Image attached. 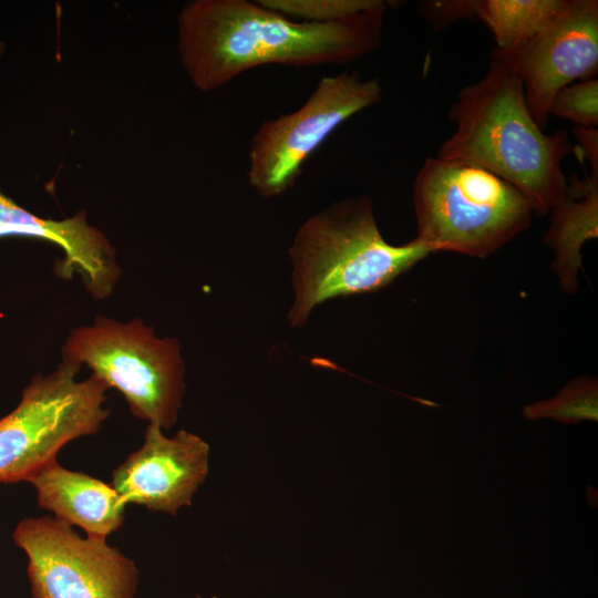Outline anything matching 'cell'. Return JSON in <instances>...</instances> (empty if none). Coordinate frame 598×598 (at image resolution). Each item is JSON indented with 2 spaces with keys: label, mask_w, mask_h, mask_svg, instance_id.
<instances>
[{
  "label": "cell",
  "mask_w": 598,
  "mask_h": 598,
  "mask_svg": "<svg viewBox=\"0 0 598 598\" xmlns=\"http://www.w3.org/2000/svg\"><path fill=\"white\" fill-rule=\"evenodd\" d=\"M209 445L186 430L173 437L148 424L142 446L112 472V487L125 505L176 515L208 474Z\"/></svg>",
  "instance_id": "obj_10"
},
{
  "label": "cell",
  "mask_w": 598,
  "mask_h": 598,
  "mask_svg": "<svg viewBox=\"0 0 598 598\" xmlns=\"http://www.w3.org/2000/svg\"><path fill=\"white\" fill-rule=\"evenodd\" d=\"M476 0L424 1L420 4L423 16L436 28H444L456 20L475 17Z\"/></svg>",
  "instance_id": "obj_18"
},
{
  "label": "cell",
  "mask_w": 598,
  "mask_h": 598,
  "mask_svg": "<svg viewBox=\"0 0 598 598\" xmlns=\"http://www.w3.org/2000/svg\"><path fill=\"white\" fill-rule=\"evenodd\" d=\"M454 133L436 156L482 167L513 185L534 213L547 215L561 202L567 177L561 163L571 151L568 134L544 131L533 118L517 75L491 60L484 76L457 93L448 112Z\"/></svg>",
  "instance_id": "obj_2"
},
{
  "label": "cell",
  "mask_w": 598,
  "mask_h": 598,
  "mask_svg": "<svg viewBox=\"0 0 598 598\" xmlns=\"http://www.w3.org/2000/svg\"><path fill=\"white\" fill-rule=\"evenodd\" d=\"M9 236L40 238L60 246L65 258L55 264V274L64 279L78 274L95 299L109 297L120 278L112 245L86 223L84 212L62 220L41 218L0 193V238Z\"/></svg>",
  "instance_id": "obj_11"
},
{
  "label": "cell",
  "mask_w": 598,
  "mask_h": 598,
  "mask_svg": "<svg viewBox=\"0 0 598 598\" xmlns=\"http://www.w3.org/2000/svg\"><path fill=\"white\" fill-rule=\"evenodd\" d=\"M417 235L432 252L487 257L532 223L534 209L513 185L471 164L427 157L413 184Z\"/></svg>",
  "instance_id": "obj_4"
},
{
  "label": "cell",
  "mask_w": 598,
  "mask_h": 598,
  "mask_svg": "<svg viewBox=\"0 0 598 598\" xmlns=\"http://www.w3.org/2000/svg\"><path fill=\"white\" fill-rule=\"evenodd\" d=\"M549 115L567 120L579 127H597L598 80L597 78L571 83L554 97Z\"/></svg>",
  "instance_id": "obj_17"
},
{
  "label": "cell",
  "mask_w": 598,
  "mask_h": 598,
  "mask_svg": "<svg viewBox=\"0 0 598 598\" xmlns=\"http://www.w3.org/2000/svg\"><path fill=\"white\" fill-rule=\"evenodd\" d=\"M389 2L328 23L293 21L256 1L195 0L178 16L182 65L200 91L224 86L267 64H346L381 44Z\"/></svg>",
  "instance_id": "obj_1"
},
{
  "label": "cell",
  "mask_w": 598,
  "mask_h": 598,
  "mask_svg": "<svg viewBox=\"0 0 598 598\" xmlns=\"http://www.w3.org/2000/svg\"><path fill=\"white\" fill-rule=\"evenodd\" d=\"M81 368L62 360L50 374L34 377L0 419V483L27 482L66 443L101 429L107 386L92 374L78 381Z\"/></svg>",
  "instance_id": "obj_6"
},
{
  "label": "cell",
  "mask_w": 598,
  "mask_h": 598,
  "mask_svg": "<svg viewBox=\"0 0 598 598\" xmlns=\"http://www.w3.org/2000/svg\"><path fill=\"white\" fill-rule=\"evenodd\" d=\"M13 542L28 557L32 598H134L138 587L135 563L106 539L82 537L53 517L18 523Z\"/></svg>",
  "instance_id": "obj_8"
},
{
  "label": "cell",
  "mask_w": 598,
  "mask_h": 598,
  "mask_svg": "<svg viewBox=\"0 0 598 598\" xmlns=\"http://www.w3.org/2000/svg\"><path fill=\"white\" fill-rule=\"evenodd\" d=\"M588 163L590 173L584 179L571 175L564 198L550 210L544 237L555 250L553 269L567 292L577 290L581 246L598 236V159Z\"/></svg>",
  "instance_id": "obj_13"
},
{
  "label": "cell",
  "mask_w": 598,
  "mask_h": 598,
  "mask_svg": "<svg viewBox=\"0 0 598 598\" xmlns=\"http://www.w3.org/2000/svg\"><path fill=\"white\" fill-rule=\"evenodd\" d=\"M430 254L415 239L400 246L385 241L369 196L331 203L299 227L289 248L290 326L302 327L324 301L388 286Z\"/></svg>",
  "instance_id": "obj_3"
},
{
  "label": "cell",
  "mask_w": 598,
  "mask_h": 598,
  "mask_svg": "<svg viewBox=\"0 0 598 598\" xmlns=\"http://www.w3.org/2000/svg\"><path fill=\"white\" fill-rule=\"evenodd\" d=\"M62 355L117 390L134 416L162 429L176 422L185 390L177 340L157 338L138 318L122 323L99 316L93 324L72 331Z\"/></svg>",
  "instance_id": "obj_5"
},
{
  "label": "cell",
  "mask_w": 598,
  "mask_h": 598,
  "mask_svg": "<svg viewBox=\"0 0 598 598\" xmlns=\"http://www.w3.org/2000/svg\"><path fill=\"white\" fill-rule=\"evenodd\" d=\"M257 2L286 18H297L311 23L344 20L385 3L382 0H257Z\"/></svg>",
  "instance_id": "obj_16"
},
{
  "label": "cell",
  "mask_w": 598,
  "mask_h": 598,
  "mask_svg": "<svg viewBox=\"0 0 598 598\" xmlns=\"http://www.w3.org/2000/svg\"><path fill=\"white\" fill-rule=\"evenodd\" d=\"M378 78L357 71L321 78L296 111L264 121L250 141L248 182L262 197L283 195L309 157L347 120L382 99Z\"/></svg>",
  "instance_id": "obj_7"
},
{
  "label": "cell",
  "mask_w": 598,
  "mask_h": 598,
  "mask_svg": "<svg viewBox=\"0 0 598 598\" xmlns=\"http://www.w3.org/2000/svg\"><path fill=\"white\" fill-rule=\"evenodd\" d=\"M569 0H476L475 17L494 37L496 49L524 47L546 29Z\"/></svg>",
  "instance_id": "obj_14"
},
{
  "label": "cell",
  "mask_w": 598,
  "mask_h": 598,
  "mask_svg": "<svg viewBox=\"0 0 598 598\" xmlns=\"http://www.w3.org/2000/svg\"><path fill=\"white\" fill-rule=\"evenodd\" d=\"M40 507L54 517L85 530L86 536L106 539L121 528L125 504L117 492L85 473L70 471L53 460L28 480Z\"/></svg>",
  "instance_id": "obj_12"
},
{
  "label": "cell",
  "mask_w": 598,
  "mask_h": 598,
  "mask_svg": "<svg viewBox=\"0 0 598 598\" xmlns=\"http://www.w3.org/2000/svg\"><path fill=\"white\" fill-rule=\"evenodd\" d=\"M523 415L529 420L554 419L564 424L598 420V383L592 377L573 379L553 399L526 405Z\"/></svg>",
  "instance_id": "obj_15"
},
{
  "label": "cell",
  "mask_w": 598,
  "mask_h": 598,
  "mask_svg": "<svg viewBox=\"0 0 598 598\" xmlns=\"http://www.w3.org/2000/svg\"><path fill=\"white\" fill-rule=\"evenodd\" d=\"M196 598H203V597L197 596ZM212 598H217V597H212Z\"/></svg>",
  "instance_id": "obj_19"
},
{
  "label": "cell",
  "mask_w": 598,
  "mask_h": 598,
  "mask_svg": "<svg viewBox=\"0 0 598 598\" xmlns=\"http://www.w3.org/2000/svg\"><path fill=\"white\" fill-rule=\"evenodd\" d=\"M491 60L520 80L529 112L545 131L556 94L598 71V1L569 0L565 10L524 47L492 50ZM596 78V76H595Z\"/></svg>",
  "instance_id": "obj_9"
}]
</instances>
